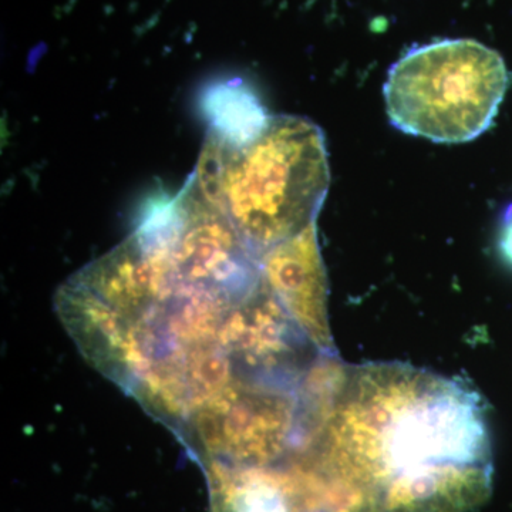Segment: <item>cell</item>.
I'll return each instance as SVG.
<instances>
[{"mask_svg": "<svg viewBox=\"0 0 512 512\" xmlns=\"http://www.w3.org/2000/svg\"><path fill=\"white\" fill-rule=\"evenodd\" d=\"M319 448L362 512H468L493 490L481 397L403 363L343 367Z\"/></svg>", "mask_w": 512, "mask_h": 512, "instance_id": "cell-1", "label": "cell"}, {"mask_svg": "<svg viewBox=\"0 0 512 512\" xmlns=\"http://www.w3.org/2000/svg\"><path fill=\"white\" fill-rule=\"evenodd\" d=\"M332 356L286 311L264 276L245 289H198L165 316L144 407L183 446L204 443L249 397L305 387Z\"/></svg>", "mask_w": 512, "mask_h": 512, "instance_id": "cell-2", "label": "cell"}, {"mask_svg": "<svg viewBox=\"0 0 512 512\" xmlns=\"http://www.w3.org/2000/svg\"><path fill=\"white\" fill-rule=\"evenodd\" d=\"M329 185L320 127L306 117L272 116L251 144L228 147L218 207L265 252L316 222Z\"/></svg>", "mask_w": 512, "mask_h": 512, "instance_id": "cell-3", "label": "cell"}, {"mask_svg": "<svg viewBox=\"0 0 512 512\" xmlns=\"http://www.w3.org/2000/svg\"><path fill=\"white\" fill-rule=\"evenodd\" d=\"M507 66L476 40H441L407 52L384 83L394 127L434 143H467L488 130L507 93Z\"/></svg>", "mask_w": 512, "mask_h": 512, "instance_id": "cell-4", "label": "cell"}, {"mask_svg": "<svg viewBox=\"0 0 512 512\" xmlns=\"http://www.w3.org/2000/svg\"><path fill=\"white\" fill-rule=\"evenodd\" d=\"M262 276L286 311L325 352L336 353L328 313V276L316 222L261 256Z\"/></svg>", "mask_w": 512, "mask_h": 512, "instance_id": "cell-5", "label": "cell"}, {"mask_svg": "<svg viewBox=\"0 0 512 512\" xmlns=\"http://www.w3.org/2000/svg\"><path fill=\"white\" fill-rule=\"evenodd\" d=\"M200 107L211 133L234 148L255 141L272 117L254 90L239 79L210 84L201 93Z\"/></svg>", "mask_w": 512, "mask_h": 512, "instance_id": "cell-6", "label": "cell"}, {"mask_svg": "<svg viewBox=\"0 0 512 512\" xmlns=\"http://www.w3.org/2000/svg\"><path fill=\"white\" fill-rule=\"evenodd\" d=\"M500 249L505 261L512 265V205L505 211L500 231Z\"/></svg>", "mask_w": 512, "mask_h": 512, "instance_id": "cell-7", "label": "cell"}]
</instances>
